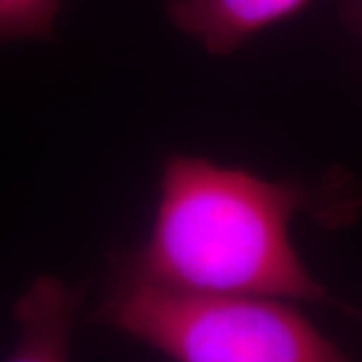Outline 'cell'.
I'll return each instance as SVG.
<instances>
[{
	"instance_id": "cell-1",
	"label": "cell",
	"mask_w": 362,
	"mask_h": 362,
	"mask_svg": "<svg viewBox=\"0 0 362 362\" xmlns=\"http://www.w3.org/2000/svg\"><path fill=\"white\" fill-rule=\"evenodd\" d=\"M157 192L147 238L117 252L111 274L189 294L338 304L290 238L298 214L316 211L314 202L328 195L187 153L163 161Z\"/></svg>"
},
{
	"instance_id": "cell-2",
	"label": "cell",
	"mask_w": 362,
	"mask_h": 362,
	"mask_svg": "<svg viewBox=\"0 0 362 362\" xmlns=\"http://www.w3.org/2000/svg\"><path fill=\"white\" fill-rule=\"evenodd\" d=\"M95 320L171 362H356L282 298L189 294L111 274Z\"/></svg>"
},
{
	"instance_id": "cell-3",
	"label": "cell",
	"mask_w": 362,
	"mask_h": 362,
	"mask_svg": "<svg viewBox=\"0 0 362 362\" xmlns=\"http://www.w3.org/2000/svg\"><path fill=\"white\" fill-rule=\"evenodd\" d=\"M85 286L59 276H37L13 306L18 337L4 362H71V337Z\"/></svg>"
},
{
	"instance_id": "cell-4",
	"label": "cell",
	"mask_w": 362,
	"mask_h": 362,
	"mask_svg": "<svg viewBox=\"0 0 362 362\" xmlns=\"http://www.w3.org/2000/svg\"><path fill=\"white\" fill-rule=\"evenodd\" d=\"M310 0H168L169 21L209 54L226 57Z\"/></svg>"
},
{
	"instance_id": "cell-5",
	"label": "cell",
	"mask_w": 362,
	"mask_h": 362,
	"mask_svg": "<svg viewBox=\"0 0 362 362\" xmlns=\"http://www.w3.org/2000/svg\"><path fill=\"white\" fill-rule=\"evenodd\" d=\"M63 0H0V45L51 39Z\"/></svg>"
},
{
	"instance_id": "cell-6",
	"label": "cell",
	"mask_w": 362,
	"mask_h": 362,
	"mask_svg": "<svg viewBox=\"0 0 362 362\" xmlns=\"http://www.w3.org/2000/svg\"><path fill=\"white\" fill-rule=\"evenodd\" d=\"M340 21L354 35L362 37V0H344L340 4Z\"/></svg>"
},
{
	"instance_id": "cell-7",
	"label": "cell",
	"mask_w": 362,
	"mask_h": 362,
	"mask_svg": "<svg viewBox=\"0 0 362 362\" xmlns=\"http://www.w3.org/2000/svg\"><path fill=\"white\" fill-rule=\"evenodd\" d=\"M344 310H349V314H352V316L362 324V308H349V306H346Z\"/></svg>"
}]
</instances>
